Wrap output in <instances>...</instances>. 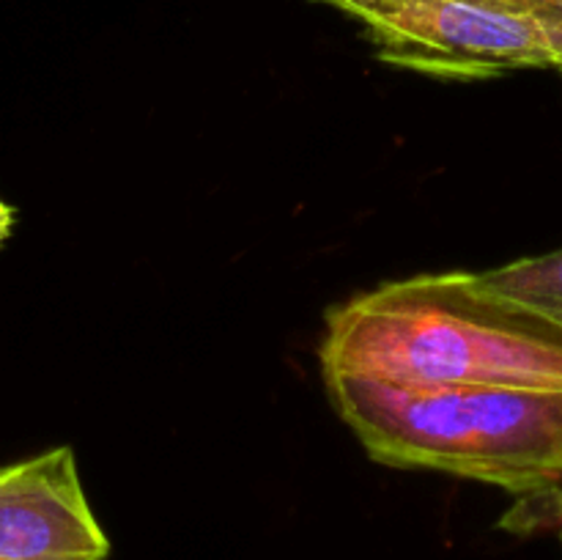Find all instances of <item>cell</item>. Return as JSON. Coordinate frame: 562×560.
<instances>
[{"instance_id":"6da1fadb","label":"cell","mask_w":562,"mask_h":560,"mask_svg":"<svg viewBox=\"0 0 562 560\" xmlns=\"http://www.w3.org/2000/svg\"><path fill=\"white\" fill-rule=\"evenodd\" d=\"M322 373L395 388L562 390V335L477 283L475 272L390 280L327 313Z\"/></svg>"},{"instance_id":"7a4b0ae2","label":"cell","mask_w":562,"mask_h":560,"mask_svg":"<svg viewBox=\"0 0 562 560\" xmlns=\"http://www.w3.org/2000/svg\"><path fill=\"white\" fill-rule=\"evenodd\" d=\"M329 401L373 461L437 470L514 494L562 486V390L395 388L327 373Z\"/></svg>"},{"instance_id":"3957f363","label":"cell","mask_w":562,"mask_h":560,"mask_svg":"<svg viewBox=\"0 0 562 560\" xmlns=\"http://www.w3.org/2000/svg\"><path fill=\"white\" fill-rule=\"evenodd\" d=\"M366 27L379 58L448 80L554 66L541 20L494 0H395Z\"/></svg>"},{"instance_id":"277c9868","label":"cell","mask_w":562,"mask_h":560,"mask_svg":"<svg viewBox=\"0 0 562 560\" xmlns=\"http://www.w3.org/2000/svg\"><path fill=\"white\" fill-rule=\"evenodd\" d=\"M69 445L0 467V560H108Z\"/></svg>"},{"instance_id":"5b68a950","label":"cell","mask_w":562,"mask_h":560,"mask_svg":"<svg viewBox=\"0 0 562 560\" xmlns=\"http://www.w3.org/2000/svg\"><path fill=\"white\" fill-rule=\"evenodd\" d=\"M477 283L494 296L541 322H562V247L543 256L519 258L505 267L475 272Z\"/></svg>"},{"instance_id":"8992f818","label":"cell","mask_w":562,"mask_h":560,"mask_svg":"<svg viewBox=\"0 0 562 560\" xmlns=\"http://www.w3.org/2000/svg\"><path fill=\"white\" fill-rule=\"evenodd\" d=\"M532 14L541 20L543 31H547L549 47H552L554 55V66L562 75V0H549V3H538L532 5Z\"/></svg>"},{"instance_id":"52a82bcc","label":"cell","mask_w":562,"mask_h":560,"mask_svg":"<svg viewBox=\"0 0 562 560\" xmlns=\"http://www.w3.org/2000/svg\"><path fill=\"white\" fill-rule=\"evenodd\" d=\"M329 3L338 5V9H344V11H349L351 16H357V20H362L368 25L373 16H379L382 11H387L395 0H329Z\"/></svg>"},{"instance_id":"ba28073f","label":"cell","mask_w":562,"mask_h":560,"mask_svg":"<svg viewBox=\"0 0 562 560\" xmlns=\"http://www.w3.org/2000/svg\"><path fill=\"white\" fill-rule=\"evenodd\" d=\"M11 228H14V209L0 198V247L11 236Z\"/></svg>"},{"instance_id":"9c48e42d","label":"cell","mask_w":562,"mask_h":560,"mask_svg":"<svg viewBox=\"0 0 562 560\" xmlns=\"http://www.w3.org/2000/svg\"><path fill=\"white\" fill-rule=\"evenodd\" d=\"M494 3H508V5H519V9H532L530 0H494Z\"/></svg>"},{"instance_id":"30bf717a","label":"cell","mask_w":562,"mask_h":560,"mask_svg":"<svg viewBox=\"0 0 562 560\" xmlns=\"http://www.w3.org/2000/svg\"><path fill=\"white\" fill-rule=\"evenodd\" d=\"M552 327H554V329H558V333L562 335V322H554V324H552Z\"/></svg>"},{"instance_id":"8fae6325","label":"cell","mask_w":562,"mask_h":560,"mask_svg":"<svg viewBox=\"0 0 562 560\" xmlns=\"http://www.w3.org/2000/svg\"><path fill=\"white\" fill-rule=\"evenodd\" d=\"M532 5H538V3H549V0H530Z\"/></svg>"},{"instance_id":"7c38bea8","label":"cell","mask_w":562,"mask_h":560,"mask_svg":"<svg viewBox=\"0 0 562 560\" xmlns=\"http://www.w3.org/2000/svg\"><path fill=\"white\" fill-rule=\"evenodd\" d=\"M560 536H562V527H560Z\"/></svg>"}]
</instances>
